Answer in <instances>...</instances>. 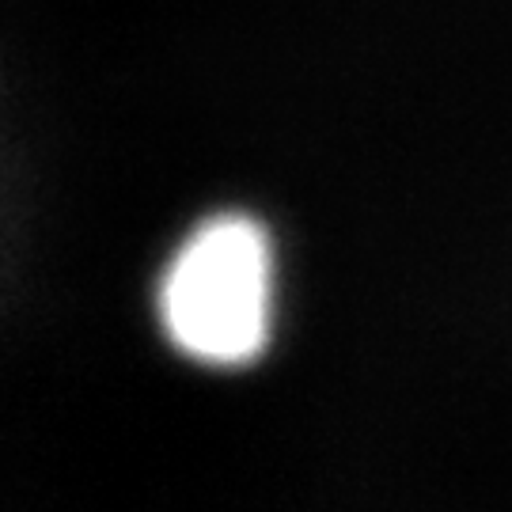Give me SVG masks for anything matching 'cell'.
<instances>
[{
    "instance_id": "obj_1",
    "label": "cell",
    "mask_w": 512,
    "mask_h": 512,
    "mask_svg": "<svg viewBox=\"0 0 512 512\" xmlns=\"http://www.w3.org/2000/svg\"><path fill=\"white\" fill-rule=\"evenodd\" d=\"M145 315L156 346L202 380H251L293 315V251L270 205L220 194L194 205L152 258Z\"/></svg>"
}]
</instances>
